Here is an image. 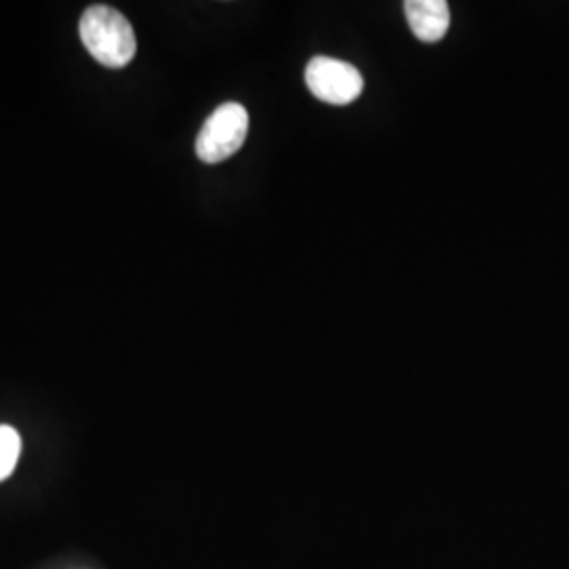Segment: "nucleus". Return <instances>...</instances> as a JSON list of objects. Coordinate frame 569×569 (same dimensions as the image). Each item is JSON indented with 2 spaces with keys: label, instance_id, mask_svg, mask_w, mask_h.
<instances>
[{
  "label": "nucleus",
  "instance_id": "nucleus-3",
  "mask_svg": "<svg viewBox=\"0 0 569 569\" xmlns=\"http://www.w3.org/2000/svg\"><path fill=\"white\" fill-rule=\"evenodd\" d=\"M306 84L317 100L331 106H348L361 96L363 77L346 61L319 56L306 66Z\"/></svg>",
  "mask_w": 569,
  "mask_h": 569
},
{
  "label": "nucleus",
  "instance_id": "nucleus-4",
  "mask_svg": "<svg viewBox=\"0 0 569 569\" xmlns=\"http://www.w3.org/2000/svg\"><path fill=\"white\" fill-rule=\"evenodd\" d=\"M403 9L418 41L439 42L448 34L451 13L446 0H407Z\"/></svg>",
  "mask_w": 569,
  "mask_h": 569
},
{
  "label": "nucleus",
  "instance_id": "nucleus-5",
  "mask_svg": "<svg viewBox=\"0 0 569 569\" xmlns=\"http://www.w3.org/2000/svg\"><path fill=\"white\" fill-rule=\"evenodd\" d=\"M20 453V432L16 428L0 425V481L11 477V472L18 467Z\"/></svg>",
  "mask_w": 569,
  "mask_h": 569
},
{
  "label": "nucleus",
  "instance_id": "nucleus-1",
  "mask_svg": "<svg viewBox=\"0 0 569 569\" xmlns=\"http://www.w3.org/2000/svg\"><path fill=\"white\" fill-rule=\"evenodd\" d=\"M82 42L93 60L106 68H122L136 58L138 41L129 20L121 11L93 4L82 13L79 26Z\"/></svg>",
  "mask_w": 569,
  "mask_h": 569
},
{
  "label": "nucleus",
  "instance_id": "nucleus-2",
  "mask_svg": "<svg viewBox=\"0 0 569 569\" xmlns=\"http://www.w3.org/2000/svg\"><path fill=\"white\" fill-rule=\"evenodd\" d=\"M249 131V114L241 103H224L213 110L197 138V157L203 163H222L237 154Z\"/></svg>",
  "mask_w": 569,
  "mask_h": 569
}]
</instances>
